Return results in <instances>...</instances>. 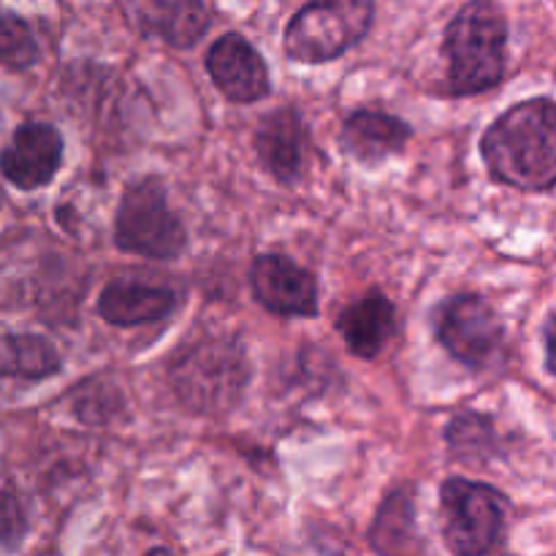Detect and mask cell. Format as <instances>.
Returning a JSON list of instances; mask_svg holds the SVG:
<instances>
[{"instance_id": "cell-1", "label": "cell", "mask_w": 556, "mask_h": 556, "mask_svg": "<svg viewBox=\"0 0 556 556\" xmlns=\"http://www.w3.org/2000/svg\"><path fill=\"white\" fill-rule=\"evenodd\" d=\"M483 161L494 179L519 190L556 185V103L532 98L508 109L481 141Z\"/></svg>"}, {"instance_id": "cell-2", "label": "cell", "mask_w": 556, "mask_h": 556, "mask_svg": "<svg viewBox=\"0 0 556 556\" xmlns=\"http://www.w3.org/2000/svg\"><path fill=\"white\" fill-rule=\"evenodd\" d=\"M454 96H476L500 85L508 52V22L492 0H472L451 20L443 43Z\"/></svg>"}, {"instance_id": "cell-3", "label": "cell", "mask_w": 556, "mask_h": 556, "mask_svg": "<svg viewBox=\"0 0 556 556\" xmlns=\"http://www.w3.org/2000/svg\"><path fill=\"white\" fill-rule=\"evenodd\" d=\"M250 364L239 342L204 340L179 353L172 364V386L195 413H220L239 402Z\"/></svg>"}, {"instance_id": "cell-4", "label": "cell", "mask_w": 556, "mask_h": 556, "mask_svg": "<svg viewBox=\"0 0 556 556\" xmlns=\"http://www.w3.org/2000/svg\"><path fill=\"white\" fill-rule=\"evenodd\" d=\"M375 0H309L286 30V52L299 63H329L372 27Z\"/></svg>"}, {"instance_id": "cell-5", "label": "cell", "mask_w": 556, "mask_h": 556, "mask_svg": "<svg viewBox=\"0 0 556 556\" xmlns=\"http://www.w3.org/2000/svg\"><path fill=\"white\" fill-rule=\"evenodd\" d=\"M114 242L119 250L147 258H177L188 244L179 217L168 210L157 179H139L119 199Z\"/></svg>"}, {"instance_id": "cell-6", "label": "cell", "mask_w": 556, "mask_h": 556, "mask_svg": "<svg viewBox=\"0 0 556 556\" xmlns=\"http://www.w3.org/2000/svg\"><path fill=\"white\" fill-rule=\"evenodd\" d=\"M505 503L497 489L486 483L451 478L440 492V525L451 552L486 554L500 543L505 527Z\"/></svg>"}, {"instance_id": "cell-7", "label": "cell", "mask_w": 556, "mask_h": 556, "mask_svg": "<svg viewBox=\"0 0 556 556\" xmlns=\"http://www.w3.org/2000/svg\"><path fill=\"white\" fill-rule=\"evenodd\" d=\"M438 337L456 362L486 367L503 345V324L486 299L462 293L440 307Z\"/></svg>"}, {"instance_id": "cell-8", "label": "cell", "mask_w": 556, "mask_h": 556, "mask_svg": "<svg viewBox=\"0 0 556 556\" xmlns=\"http://www.w3.org/2000/svg\"><path fill=\"white\" fill-rule=\"evenodd\" d=\"M255 299L269 313L288 318H313L318 313V282L286 255H261L250 269Z\"/></svg>"}, {"instance_id": "cell-9", "label": "cell", "mask_w": 556, "mask_h": 556, "mask_svg": "<svg viewBox=\"0 0 556 556\" xmlns=\"http://www.w3.org/2000/svg\"><path fill=\"white\" fill-rule=\"evenodd\" d=\"M206 71L217 90L233 103H253L269 92V71L253 43L239 33H226L212 43L206 54Z\"/></svg>"}, {"instance_id": "cell-10", "label": "cell", "mask_w": 556, "mask_h": 556, "mask_svg": "<svg viewBox=\"0 0 556 556\" xmlns=\"http://www.w3.org/2000/svg\"><path fill=\"white\" fill-rule=\"evenodd\" d=\"M63 163V136L43 123H27L14 134L0 155V172L22 190H36L52 182Z\"/></svg>"}, {"instance_id": "cell-11", "label": "cell", "mask_w": 556, "mask_h": 556, "mask_svg": "<svg viewBox=\"0 0 556 556\" xmlns=\"http://www.w3.org/2000/svg\"><path fill=\"white\" fill-rule=\"evenodd\" d=\"M130 25L168 47H193L210 25L204 0H125Z\"/></svg>"}, {"instance_id": "cell-12", "label": "cell", "mask_w": 556, "mask_h": 556, "mask_svg": "<svg viewBox=\"0 0 556 556\" xmlns=\"http://www.w3.org/2000/svg\"><path fill=\"white\" fill-rule=\"evenodd\" d=\"M337 329H340L342 340L351 348V353L362 358H375L389 340L394 337L396 329V313L394 304L383 296V293H369L345 307L337 318Z\"/></svg>"}, {"instance_id": "cell-13", "label": "cell", "mask_w": 556, "mask_h": 556, "mask_svg": "<svg viewBox=\"0 0 556 556\" xmlns=\"http://www.w3.org/2000/svg\"><path fill=\"white\" fill-rule=\"evenodd\" d=\"M174 304L177 299L168 288L119 280L103 288L101 299H98V313L114 326H141L163 320L172 313Z\"/></svg>"}, {"instance_id": "cell-14", "label": "cell", "mask_w": 556, "mask_h": 556, "mask_svg": "<svg viewBox=\"0 0 556 556\" xmlns=\"http://www.w3.org/2000/svg\"><path fill=\"white\" fill-rule=\"evenodd\" d=\"M255 152L261 163L282 182H293L302 172L304 125L293 109L266 114L255 134Z\"/></svg>"}, {"instance_id": "cell-15", "label": "cell", "mask_w": 556, "mask_h": 556, "mask_svg": "<svg viewBox=\"0 0 556 556\" xmlns=\"http://www.w3.org/2000/svg\"><path fill=\"white\" fill-rule=\"evenodd\" d=\"M410 139V128L400 117L383 112H356L342 128V147L358 161H383Z\"/></svg>"}, {"instance_id": "cell-16", "label": "cell", "mask_w": 556, "mask_h": 556, "mask_svg": "<svg viewBox=\"0 0 556 556\" xmlns=\"http://www.w3.org/2000/svg\"><path fill=\"white\" fill-rule=\"evenodd\" d=\"M60 369V356L52 342L36 334L0 337V375L22 380L49 378Z\"/></svg>"}, {"instance_id": "cell-17", "label": "cell", "mask_w": 556, "mask_h": 556, "mask_svg": "<svg viewBox=\"0 0 556 556\" xmlns=\"http://www.w3.org/2000/svg\"><path fill=\"white\" fill-rule=\"evenodd\" d=\"M413 538V503L410 494L396 492L380 508L372 530V543L378 552H405Z\"/></svg>"}, {"instance_id": "cell-18", "label": "cell", "mask_w": 556, "mask_h": 556, "mask_svg": "<svg viewBox=\"0 0 556 556\" xmlns=\"http://www.w3.org/2000/svg\"><path fill=\"white\" fill-rule=\"evenodd\" d=\"M38 43L25 20L0 11V65L22 71L36 63Z\"/></svg>"}, {"instance_id": "cell-19", "label": "cell", "mask_w": 556, "mask_h": 556, "mask_svg": "<svg viewBox=\"0 0 556 556\" xmlns=\"http://www.w3.org/2000/svg\"><path fill=\"white\" fill-rule=\"evenodd\" d=\"M448 443L454 454L472 459V456L489 454L494 448V429L489 418L481 416H462L451 424Z\"/></svg>"}, {"instance_id": "cell-20", "label": "cell", "mask_w": 556, "mask_h": 556, "mask_svg": "<svg viewBox=\"0 0 556 556\" xmlns=\"http://www.w3.org/2000/svg\"><path fill=\"white\" fill-rule=\"evenodd\" d=\"M22 530H25V516L20 503L11 494H0V546L20 541Z\"/></svg>"}, {"instance_id": "cell-21", "label": "cell", "mask_w": 556, "mask_h": 556, "mask_svg": "<svg viewBox=\"0 0 556 556\" xmlns=\"http://www.w3.org/2000/svg\"><path fill=\"white\" fill-rule=\"evenodd\" d=\"M546 364L552 375H556V315H552L546 324Z\"/></svg>"}]
</instances>
